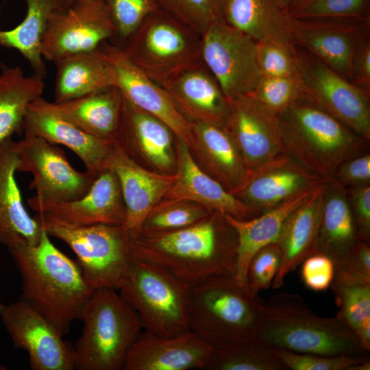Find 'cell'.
I'll use <instances>...</instances> for the list:
<instances>
[{
    "instance_id": "20",
    "label": "cell",
    "mask_w": 370,
    "mask_h": 370,
    "mask_svg": "<svg viewBox=\"0 0 370 370\" xmlns=\"http://www.w3.org/2000/svg\"><path fill=\"white\" fill-rule=\"evenodd\" d=\"M213 349L210 343L191 330L171 337L143 330L129 349L123 369H204Z\"/></svg>"
},
{
    "instance_id": "24",
    "label": "cell",
    "mask_w": 370,
    "mask_h": 370,
    "mask_svg": "<svg viewBox=\"0 0 370 370\" xmlns=\"http://www.w3.org/2000/svg\"><path fill=\"white\" fill-rule=\"evenodd\" d=\"M161 86L190 123L207 121L225 125L230 111L229 100L202 60Z\"/></svg>"
},
{
    "instance_id": "27",
    "label": "cell",
    "mask_w": 370,
    "mask_h": 370,
    "mask_svg": "<svg viewBox=\"0 0 370 370\" xmlns=\"http://www.w3.org/2000/svg\"><path fill=\"white\" fill-rule=\"evenodd\" d=\"M16 154L10 138L0 145V243L6 247L24 241L38 243L42 229L23 203L15 178Z\"/></svg>"
},
{
    "instance_id": "52",
    "label": "cell",
    "mask_w": 370,
    "mask_h": 370,
    "mask_svg": "<svg viewBox=\"0 0 370 370\" xmlns=\"http://www.w3.org/2000/svg\"><path fill=\"white\" fill-rule=\"evenodd\" d=\"M278 3L284 9L288 10L292 5L300 0H276Z\"/></svg>"
},
{
    "instance_id": "13",
    "label": "cell",
    "mask_w": 370,
    "mask_h": 370,
    "mask_svg": "<svg viewBox=\"0 0 370 370\" xmlns=\"http://www.w3.org/2000/svg\"><path fill=\"white\" fill-rule=\"evenodd\" d=\"M116 29L103 0H71L51 16L41 42L43 59L55 62L91 51L115 38Z\"/></svg>"
},
{
    "instance_id": "19",
    "label": "cell",
    "mask_w": 370,
    "mask_h": 370,
    "mask_svg": "<svg viewBox=\"0 0 370 370\" xmlns=\"http://www.w3.org/2000/svg\"><path fill=\"white\" fill-rule=\"evenodd\" d=\"M365 18L301 19L291 16L293 43L350 81L352 58Z\"/></svg>"
},
{
    "instance_id": "36",
    "label": "cell",
    "mask_w": 370,
    "mask_h": 370,
    "mask_svg": "<svg viewBox=\"0 0 370 370\" xmlns=\"http://www.w3.org/2000/svg\"><path fill=\"white\" fill-rule=\"evenodd\" d=\"M276 348L257 335L214 347L204 369L287 370Z\"/></svg>"
},
{
    "instance_id": "34",
    "label": "cell",
    "mask_w": 370,
    "mask_h": 370,
    "mask_svg": "<svg viewBox=\"0 0 370 370\" xmlns=\"http://www.w3.org/2000/svg\"><path fill=\"white\" fill-rule=\"evenodd\" d=\"M27 13L23 21L10 30H0V46L18 50L29 62L35 74L45 78L47 69L41 42L52 14L71 0H24Z\"/></svg>"
},
{
    "instance_id": "3",
    "label": "cell",
    "mask_w": 370,
    "mask_h": 370,
    "mask_svg": "<svg viewBox=\"0 0 370 370\" xmlns=\"http://www.w3.org/2000/svg\"><path fill=\"white\" fill-rule=\"evenodd\" d=\"M256 332L272 347L295 353L368 355L339 317L316 314L297 293L281 292L264 302Z\"/></svg>"
},
{
    "instance_id": "8",
    "label": "cell",
    "mask_w": 370,
    "mask_h": 370,
    "mask_svg": "<svg viewBox=\"0 0 370 370\" xmlns=\"http://www.w3.org/2000/svg\"><path fill=\"white\" fill-rule=\"evenodd\" d=\"M263 303L236 278L192 288L190 330L214 347L253 337Z\"/></svg>"
},
{
    "instance_id": "11",
    "label": "cell",
    "mask_w": 370,
    "mask_h": 370,
    "mask_svg": "<svg viewBox=\"0 0 370 370\" xmlns=\"http://www.w3.org/2000/svg\"><path fill=\"white\" fill-rule=\"evenodd\" d=\"M16 171L29 172L33 180L29 188L36 199L59 203L77 200L90 189L97 176L79 172L68 161L64 150L46 140L24 134L14 141Z\"/></svg>"
},
{
    "instance_id": "40",
    "label": "cell",
    "mask_w": 370,
    "mask_h": 370,
    "mask_svg": "<svg viewBox=\"0 0 370 370\" xmlns=\"http://www.w3.org/2000/svg\"><path fill=\"white\" fill-rule=\"evenodd\" d=\"M160 8L178 18L199 34L223 22L220 0H157Z\"/></svg>"
},
{
    "instance_id": "38",
    "label": "cell",
    "mask_w": 370,
    "mask_h": 370,
    "mask_svg": "<svg viewBox=\"0 0 370 370\" xmlns=\"http://www.w3.org/2000/svg\"><path fill=\"white\" fill-rule=\"evenodd\" d=\"M273 114L278 115L296 101L304 97L299 76H261L249 95Z\"/></svg>"
},
{
    "instance_id": "43",
    "label": "cell",
    "mask_w": 370,
    "mask_h": 370,
    "mask_svg": "<svg viewBox=\"0 0 370 370\" xmlns=\"http://www.w3.org/2000/svg\"><path fill=\"white\" fill-rule=\"evenodd\" d=\"M257 51L262 76L293 77L298 75L294 44L277 41L257 42Z\"/></svg>"
},
{
    "instance_id": "49",
    "label": "cell",
    "mask_w": 370,
    "mask_h": 370,
    "mask_svg": "<svg viewBox=\"0 0 370 370\" xmlns=\"http://www.w3.org/2000/svg\"><path fill=\"white\" fill-rule=\"evenodd\" d=\"M356 221L358 239L370 241V186L347 189Z\"/></svg>"
},
{
    "instance_id": "37",
    "label": "cell",
    "mask_w": 370,
    "mask_h": 370,
    "mask_svg": "<svg viewBox=\"0 0 370 370\" xmlns=\"http://www.w3.org/2000/svg\"><path fill=\"white\" fill-rule=\"evenodd\" d=\"M210 212L196 203L166 200L149 214L138 235L153 236L178 230L203 220Z\"/></svg>"
},
{
    "instance_id": "4",
    "label": "cell",
    "mask_w": 370,
    "mask_h": 370,
    "mask_svg": "<svg viewBox=\"0 0 370 370\" xmlns=\"http://www.w3.org/2000/svg\"><path fill=\"white\" fill-rule=\"evenodd\" d=\"M277 117L287 154L326 181L342 163L362 153L367 142L304 97Z\"/></svg>"
},
{
    "instance_id": "22",
    "label": "cell",
    "mask_w": 370,
    "mask_h": 370,
    "mask_svg": "<svg viewBox=\"0 0 370 370\" xmlns=\"http://www.w3.org/2000/svg\"><path fill=\"white\" fill-rule=\"evenodd\" d=\"M108 156L106 168L116 175L126 208V230L136 237L149 214L164 197L175 173H156L143 168L118 145Z\"/></svg>"
},
{
    "instance_id": "45",
    "label": "cell",
    "mask_w": 370,
    "mask_h": 370,
    "mask_svg": "<svg viewBox=\"0 0 370 370\" xmlns=\"http://www.w3.org/2000/svg\"><path fill=\"white\" fill-rule=\"evenodd\" d=\"M276 352L287 369L292 370H347L352 365L369 360V355L325 356L282 349H277Z\"/></svg>"
},
{
    "instance_id": "33",
    "label": "cell",
    "mask_w": 370,
    "mask_h": 370,
    "mask_svg": "<svg viewBox=\"0 0 370 370\" xmlns=\"http://www.w3.org/2000/svg\"><path fill=\"white\" fill-rule=\"evenodd\" d=\"M123 96L116 86H108L56 106L66 119L84 132L113 140L118 129Z\"/></svg>"
},
{
    "instance_id": "14",
    "label": "cell",
    "mask_w": 370,
    "mask_h": 370,
    "mask_svg": "<svg viewBox=\"0 0 370 370\" xmlns=\"http://www.w3.org/2000/svg\"><path fill=\"white\" fill-rule=\"evenodd\" d=\"M0 319L14 347L25 350L33 370L75 369L73 348L58 329L22 299L0 303Z\"/></svg>"
},
{
    "instance_id": "21",
    "label": "cell",
    "mask_w": 370,
    "mask_h": 370,
    "mask_svg": "<svg viewBox=\"0 0 370 370\" xmlns=\"http://www.w3.org/2000/svg\"><path fill=\"white\" fill-rule=\"evenodd\" d=\"M175 180L164 197L169 201H187L210 212L228 214L239 219H250L261 212L245 204L218 181L201 170L190 147L175 138Z\"/></svg>"
},
{
    "instance_id": "2",
    "label": "cell",
    "mask_w": 370,
    "mask_h": 370,
    "mask_svg": "<svg viewBox=\"0 0 370 370\" xmlns=\"http://www.w3.org/2000/svg\"><path fill=\"white\" fill-rule=\"evenodd\" d=\"M7 248L21 275V299L66 334L72 323L81 320L95 291L77 262L58 249L44 230L36 245L19 241Z\"/></svg>"
},
{
    "instance_id": "16",
    "label": "cell",
    "mask_w": 370,
    "mask_h": 370,
    "mask_svg": "<svg viewBox=\"0 0 370 370\" xmlns=\"http://www.w3.org/2000/svg\"><path fill=\"white\" fill-rule=\"evenodd\" d=\"M229 102L230 111L225 126L250 171L287 154L277 115L251 95Z\"/></svg>"
},
{
    "instance_id": "15",
    "label": "cell",
    "mask_w": 370,
    "mask_h": 370,
    "mask_svg": "<svg viewBox=\"0 0 370 370\" xmlns=\"http://www.w3.org/2000/svg\"><path fill=\"white\" fill-rule=\"evenodd\" d=\"M100 48L114 75L116 86L134 106L166 123L175 138L193 146L192 123L177 109L164 88L151 79L115 43L103 42Z\"/></svg>"
},
{
    "instance_id": "54",
    "label": "cell",
    "mask_w": 370,
    "mask_h": 370,
    "mask_svg": "<svg viewBox=\"0 0 370 370\" xmlns=\"http://www.w3.org/2000/svg\"><path fill=\"white\" fill-rule=\"evenodd\" d=\"M0 64H1V61H0Z\"/></svg>"
},
{
    "instance_id": "35",
    "label": "cell",
    "mask_w": 370,
    "mask_h": 370,
    "mask_svg": "<svg viewBox=\"0 0 370 370\" xmlns=\"http://www.w3.org/2000/svg\"><path fill=\"white\" fill-rule=\"evenodd\" d=\"M44 78L25 76L20 66L3 67L0 73V145L16 133L23 132L28 105L42 97Z\"/></svg>"
},
{
    "instance_id": "44",
    "label": "cell",
    "mask_w": 370,
    "mask_h": 370,
    "mask_svg": "<svg viewBox=\"0 0 370 370\" xmlns=\"http://www.w3.org/2000/svg\"><path fill=\"white\" fill-rule=\"evenodd\" d=\"M334 266L331 288L370 284L369 242L359 240L347 256Z\"/></svg>"
},
{
    "instance_id": "26",
    "label": "cell",
    "mask_w": 370,
    "mask_h": 370,
    "mask_svg": "<svg viewBox=\"0 0 370 370\" xmlns=\"http://www.w3.org/2000/svg\"><path fill=\"white\" fill-rule=\"evenodd\" d=\"M192 123L193 146L214 179L234 195L248 179L250 171L225 125L207 121Z\"/></svg>"
},
{
    "instance_id": "7",
    "label": "cell",
    "mask_w": 370,
    "mask_h": 370,
    "mask_svg": "<svg viewBox=\"0 0 370 370\" xmlns=\"http://www.w3.org/2000/svg\"><path fill=\"white\" fill-rule=\"evenodd\" d=\"M116 45L160 86L201 60V35L160 8Z\"/></svg>"
},
{
    "instance_id": "1",
    "label": "cell",
    "mask_w": 370,
    "mask_h": 370,
    "mask_svg": "<svg viewBox=\"0 0 370 370\" xmlns=\"http://www.w3.org/2000/svg\"><path fill=\"white\" fill-rule=\"evenodd\" d=\"M131 251L136 259L160 267L191 288L236 278L237 234L219 212L173 232L138 235Z\"/></svg>"
},
{
    "instance_id": "47",
    "label": "cell",
    "mask_w": 370,
    "mask_h": 370,
    "mask_svg": "<svg viewBox=\"0 0 370 370\" xmlns=\"http://www.w3.org/2000/svg\"><path fill=\"white\" fill-rule=\"evenodd\" d=\"M334 266L327 256L315 253L302 262L301 279L305 285L314 291L328 289L333 280Z\"/></svg>"
},
{
    "instance_id": "31",
    "label": "cell",
    "mask_w": 370,
    "mask_h": 370,
    "mask_svg": "<svg viewBox=\"0 0 370 370\" xmlns=\"http://www.w3.org/2000/svg\"><path fill=\"white\" fill-rule=\"evenodd\" d=\"M220 10L225 24L256 42L293 43L291 16L276 0H220Z\"/></svg>"
},
{
    "instance_id": "42",
    "label": "cell",
    "mask_w": 370,
    "mask_h": 370,
    "mask_svg": "<svg viewBox=\"0 0 370 370\" xmlns=\"http://www.w3.org/2000/svg\"><path fill=\"white\" fill-rule=\"evenodd\" d=\"M116 29L120 44L129 37L151 12L160 9L157 0H103Z\"/></svg>"
},
{
    "instance_id": "50",
    "label": "cell",
    "mask_w": 370,
    "mask_h": 370,
    "mask_svg": "<svg viewBox=\"0 0 370 370\" xmlns=\"http://www.w3.org/2000/svg\"><path fill=\"white\" fill-rule=\"evenodd\" d=\"M350 81L367 92L370 87V44L361 38L356 46L351 68Z\"/></svg>"
},
{
    "instance_id": "5",
    "label": "cell",
    "mask_w": 370,
    "mask_h": 370,
    "mask_svg": "<svg viewBox=\"0 0 370 370\" xmlns=\"http://www.w3.org/2000/svg\"><path fill=\"white\" fill-rule=\"evenodd\" d=\"M75 343V369L121 370L143 327L135 310L116 290L95 289L82 315Z\"/></svg>"
},
{
    "instance_id": "41",
    "label": "cell",
    "mask_w": 370,
    "mask_h": 370,
    "mask_svg": "<svg viewBox=\"0 0 370 370\" xmlns=\"http://www.w3.org/2000/svg\"><path fill=\"white\" fill-rule=\"evenodd\" d=\"M332 289L339 308L336 315L354 334L370 322V284Z\"/></svg>"
},
{
    "instance_id": "53",
    "label": "cell",
    "mask_w": 370,
    "mask_h": 370,
    "mask_svg": "<svg viewBox=\"0 0 370 370\" xmlns=\"http://www.w3.org/2000/svg\"><path fill=\"white\" fill-rule=\"evenodd\" d=\"M8 368L5 366H3L0 364V370H6Z\"/></svg>"
},
{
    "instance_id": "10",
    "label": "cell",
    "mask_w": 370,
    "mask_h": 370,
    "mask_svg": "<svg viewBox=\"0 0 370 370\" xmlns=\"http://www.w3.org/2000/svg\"><path fill=\"white\" fill-rule=\"evenodd\" d=\"M304 98L370 140L369 92L345 78L310 53L295 49Z\"/></svg>"
},
{
    "instance_id": "12",
    "label": "cell",
    "mask_w": 370,
    "mask_h": 370,
    "mask_svg": "<svg viewBox=\"0 0 370 370\" xmlns=\"http://www.w3.org/2000/svg\"><path fill=\"white\" fill-rule=\"evenodd\" d=\"M201 60L228 100L251 95L262 76L257 42L224 22L201 34Z\"/></svg>"
},
{
    "instance_id": "17",
    "label": "cell",
    "mask_w": 370,
    "mask_h": 370,
    "mask_svg": "<svg viewBox=\"0 0 370 370\" xmlns=\"http://www.w3.org/2000/svg\"><path fill=\"white\" fill-rule=\"evenodd\" d=\"M23 132L67 147L82 160L86 171L95 176L106 169L107 160L114 146L112 140L82 131L62 115L55 102L42 97L28 105Z\"/></svg>"
},
{
    "instance_id": "9",
    "label": "cell",
    "mask_w": 370,
    "mask_h": 370,
    "mask_svg": "<svg viewBox=\"0 0 370 370\" xmlns=\"http://www.w3.org/2000/svg\"><path fill=\"white\" fill-rule=\"evenodd\" d=\"M191 290L160 267L135 258L119 291L138 314L144 330L171 337L190 330Z\"/></svg>"
},
{
    "instance_id": "6",
    "label": "cell",
    "mask_w": 370,
    "mask_h": 370,
    "mask_svg": "<svg viewBox=\"0 0 370 370\" xmlns=\"http://www.w3.org/2000/svg\"><path fill=\"white\" fill-rule=\"evenodd\" d=\"M35 219L49 236L66 243L77 256L84 278L93 290H119L126 282L135 258L132 236L124 225L71 226L37 214Z\"/></svg>"
},
{
    "instance_id": "29",
    "label": "cell",
    "mask_w": 370,
    "mask_h": 370,
    "mask_svg": "<svg viewBox=\"0 0 370 370\" xmlns=\"http://www.w3.org/2000/svg\"><path fill=\"white\" fill-rule=\"evenodd\" d=\"M317 186L300 192L250 219H239L228 214H223L237 234L236 280L238 283L246 284L248 267L254 254L263 247L276 242L288 216L310 198Z\"/></svg>"
},
{
    "instance_id": "23",
    "label": "cell",
    "mask_w": 370,
    "mask_h": 370,
    "mask_svg": "<svg viewBox=\"0 0 370 370\" xmlns=\"http://www.w3.org/2000/svg\"><path fill=\"white\" fill-rule=\"evenodd\" d=\"M325 182L285 154L251 171L245 184L234 195L262 213Z\"/></svg>"
},
{
    "instance_id": "48",
    "label": "cell",
    "mask_w": 370,
    "mask_h": 370,
    "mask_svg": "<svg viewBox=\"0 0 370 370\" xmlns=\"http://www.w3.org/2000/svg\"><path fill=\"white\" fill-rule=\"evenodd\" d=\"M333 180L346 189L370 183V155L361 153L342 163Z\"/></svg>"
},
{
    "instance_id": "39",
    "label": "cell",
    "mask_w": 370,
    "mask_h": 370,
    "mask_svg": "<svg viewBox=\"0 0 370 370\" xmlns=\"http://www.w3.org/2000/svg\"><path fill=\"white\" fill-rule=\"evenodd\" d=\"M369 0H300L288 12L301 19L365 18Z\"/></svg>"
},
{
    "instance_id": "25",
    "label": "cell",
    "mask_w": 370,
    "mask_h": 370,
    "mask_svg": "<svg viewBox=\"0 0 370 370\" xmlns=\"http://www.w3.org/2000/svg\"><path fill=\"white\" fill-rule=\"evenodd\" d=\"M175 136L162 121L123 97L119 125L112 142L123 149L132 146L164 173L175 170L173 141Z\"/></svg>"
},
{
    "instance_id": "18",
    "label": "cell",
    "mask_w": 370,
    "mask_h": 370,
    "mask_svg": "<svg viewBox=\"0 0 370 370\" xmlns=\"http://www.w3.org/2000/svg\"><path fill=\"white\" fill-rule=\"evenodd\" d=\"M27 201L37 214L71 226L124 225L125 223L126 208L120 183L108 168L99 173L89 191L77 200L51 203L32 197Z\"/></svg>"
},
{
    "instance_id": "28",
    "label": "cell",
    "mask_w": 370,
    "mask_h": 370,
    "mask_svg": "<svg viewBox=\"0 0 370 370\" xmlns=\"http://www.w3.org/2000/svg\"><path fill=\"white\" fill-rule=\"evenodd\" d=\"M359 241L347 190L334 180L325 182L316 241V253L342 261Z\"/></svg>"
},
{
    "instance_id": "32",
    "label": "cell",
    "mask_w": 370,
    "mask_h": 370,
    "mask_svg": "<svg viewBox=\"0 0 370 370\" xmlns=\"http://www.w3.org/2000/svg\"><path fill=\"white\" fill-rule=\"evenodd\" d=\"M55 102L62 103L116 86L112 69L100 46L56 61Z\"/></svg>"
},
{
    "instance_id": "51",
    "label": "cell",
    "mask_w": 370,
    "mask_h": 370,
    "mask_svg": "<svg viewBox=\"0 0 370 370\" xmlns=\"http://www.w3.org/2000/svg\"><path fill=\"white\" fill-rule=\"evenodd\" d=\"M370 360L349 367L347 370H369Z\"/></svg>"
},
{
    "instance_id": "46",
    "label": "cell",
    "mask_w": 370,
    "mask_h": 370,
    "mask_svg": "<svg viewBox=\"0 0 370 370\" xmlns=\"http://www.w3.org/2000/svg\"><path fill=\"white\" fill-rule=\"evenodd\" d=\"M281 261V250L276 243L263 247L254 254L248 267L246 282L252 293L258 295L271 286Z\"/></svg>"
},
{
    "instance_id": "30",
    "label": "cell",
    "mask_w": 370,
    "mask_h": 370,
    "mask_svg": "<svg viewBox=\"0 0 370 370\" xmlns=\"http://www.w3.org/2000/svg\"><path fill=\"white\" fill-rule=\"evenodd\" d=\"M323 182L310 198L296 208L286 220L276 243L282 253V261L272 283L273 288L284 284L287 275L310 255L316 253Z\"/></svg>"
}]
</instances>
